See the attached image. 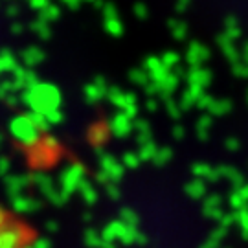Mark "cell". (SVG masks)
<instances>
[{"instance_id": "1", "label": "cell", "mask_w": 248, "mask_h": 248, "mask_svg": "<svg viewBox=\"0 0 248 248\" xmlns=\"http://www.w3.org/2000/svg\"><path fill=\"white\" fill-rule=\"evenodd\" d=\"M39 230L28 217L0 204V248H35Z\"/></svg>"}]
</instances>
